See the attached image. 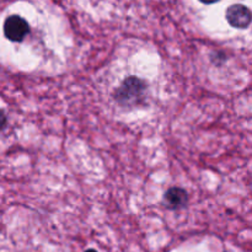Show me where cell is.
I'll use <instances>...</instances> for the list:
<instances>
[{
	"mask_svg": "<svg viewBox=\"0 0 252 252\" xmlns=\"http://www.w3.org/2000/svg\"><path fill=\"white\" fill-rule=\"evenodd\" d=\"M199 1H202L203 4H214V2L219 1V0H199Z\"/></svg>",
	"mask_w": 252,
	"mask_h": 252,
	"instance_id": "8992f818",
	"label": "cell"
},
{
	"mask_svg": "<svg viewBox=\"0 0 252 252\" xmlns=\"http://www.w3.org/2000/svg\"><path fill=\"white\" fill-rule=\"evenodd\" d=\"M226 20L229 24L236 29H246L251 22L250 10L241 4L231 5L226 10Z\"/></svg>",
	"mask_w": 252,
	"mask_h": 252,
	"instance_id": "3957f363",
	"label": "cell"
},
{
	"mask_svg": "<svg viewBox=\"0 0 252 252\" xmlns=\"http://www.w3.org/2000/svg\"><path fill=\"white\" fill-rule=\"evenodd\" d=\"M5 123H6V117H5V113L0 110V130L4 128Z\"/></svg>",
	"mask_w": 252,
	"mask_h": 252,
	"instance_id": "5b68a950",
	"label": "cell"
},
{
	"mask_svg": "<svg viewBox=\"0 0 252 252\" xmlns=\"http://www.w3.org/2000/svg\"><path fill=\"white\" fill-rule=\"evenodd\" d=\"M143 90H144V83L135 76H130L118 89L116 93V98L121 103H132L142 96Z\"/></svg>",
	"mask_w": 252,
	"mask_h": 252,
	"instance_id": "7a4b0ae2",
	"label": "cell"
},
{
	"mask_svg": "<svg viewBox=\"0 0 252 252\" xmlns=\"http://www.w3.org/2000/svg\"><path fill=\"white\" fill-rule=\"evenodd\" d=\"M85 252H97L96 250H93V249H90V250H88V251H85Z\"/></svg>",
	"mask_w": 252,
	"mask_h": 252,
	"instance_id": "52a82bcc",
	"label": "cell"
},
{
	"mask_svg": "<svg viewBox=\"0 0 252 252\" xmlns=\"http://www.w3.org/2000/svg\"><path fill=\"white\" fill-rule=\"evenodd\" d=\"M164 199L165 203H166V206L169 207V208L179 209L186 206L189 196H187V192L185 191V189L174 187V189H170L169 191L165 193Z\"/></svg>",
	"mask_w": 252,
	"mask_h": 252,
	"instance_id": "277c9868",
	"label": "cell"
},
{
	"mask_svg": "<svg viewBox=\"0 0 252 252\" xmlns=\"http://www.w3.org/2000/svg\"><path fill=\"white\" fill-rule=\"evenodd\" d=\"M30 32V26L19 15H11L4 22V34L9 41L21 42Z\"/></svg>",
	"mask_w": 252,
	"mask_h": 252,
	"instance_id": "6da1fadb",
	"label": "cell"
}]
</instances>
